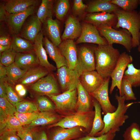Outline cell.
Segmentation results:
<instances>
[{
  "instance_id": "cell-1",
  "label": "cell",
  "mask_w": 140,
  "mask_h": 140,
  "mask_svg": "<svg viewBox=\"0 0 140 140\" xmlns=\"http://www.w3.org/2000/svg\"><path fill=\"white\" fill-rule=\"evenodd\" d=\"M95 70L104 79L110 78L121 53L112 45H98L94 50Z\"/></svg>"
},
{
  "instance_id": "cell-2",
  "label": "cell",
  "mask_w": 140,
  "mask_h": 140,
  "mask_svg": "<svg viewBox=\"0 0 140 140\" xmlns=\"http://www.w3.org/2000/svg\"><path fill=\"white\" fill-rule=\"evenodd\" d=\"M115 97L118 102L116 109L113 112L104 115L103 120L104 124V128L95 136H99L109 132L116 133L120 131V127L128 118L129 116L125 114L129 108L135 103L125 104V97L117 94Z\"/></svg>"
},
{
  "instance_id": "cell-3",
  "label": "cell",
  "mask_w": 140,
  "mask_h": 140,
  "mask_svg": "<svg viewBox=\"0 0 140 140\" xmlns=\"http://www.w3.org/2000/svg\"><path fill=\"white\" fill-rule=\"evenodd\" d=\"M117 18L115 29L122 28L127 30L131 34L133 48L140 46V14L136 10L128 12L121 8L114 13Z\"/></svg>"
},
{
  "instance_id": "cell-4",
  "label": "cell",
  "mask_w": 140,
  "mask_h": 140,
  "mask_svg": "<svg viewBox=\"0 0 140 140\" xmlns=\"http://www.w3.org/2000/svg\"><path fill=\"white\" fill-rule=\"evenodd\" d=\"M100 34L106 39L108 44H119L123 46L127 51L130 52L133 48L132 37L127 30H117L107 25L97 27Z\"/></svg>"
},
{
  "instance_id": "cell-5",
  "label": "cell",
  "mask_w": 140,
  "mask_h": 140,
  "mask_svg": "<svg viewBox=\"0 0 140 140\" xmlns=\"http://www.w3.org/2000/svg\"><path fill=\"white\" fill-rule=\"evenodd\" d=\"M95 114L94 110L86 113L76 112L63 117L58 122L50 125L48 128L60 127L70 128L80 126L85 129L88 135L92 129Z\"/></svg>"
},
{
  "instance_id": "cell-6",
  "label": "cell",
  "mask_w": 140,
  "mask_h": 140,
  "mask_svg": "<svg viewBox=\"0 0 140 140\" xmlns=\"http://www.w3.org/2000/svg\"><path fill=\"white\" fill-rule=\"evenodd\" d=\"M53 101L56 111L60 115L65 117L77 112V89L62 93L57 95L47 96Z\"/></svg>"
},
{
  "instance_id": "cell-7",
  "label": "cell",
  "mask_w": 140,
  "mask_h": 140,
  "mask_svg": "<svg viewBox=\"0 0 140 140\" xmlns=\"http://www.w3.org/2000/svg\"><path fill=\"white\" fill-rule=\"evenodd\" d=\"M95 47L82 46L79 49L74 70L79 77L83 72L95 70L94 50Z\"/></svg>"
},
{
  "instance_id": "cell-8",
  "label": "cell",
  "mask_w": 140,
  "mask_h": 140,
  "mask_svg": "<svg viewBox=\"0 0 140 140\" xmlns=\"http://www.w3.org/2000/svg\"><path fill=\"white\" fill-rule=\"evenodd\" d=\"M57 76L58 81L62 93L76 89L79 77L74 69L66 66L58 68Z\"/></svg>"
},
{
  "instance_id": "cell-9",
  "label": "cell",
  "mask_w": 140,
  "mask_h": 140,
  "mask_svg": "<svg viewBox=\"0 0 140 140\" xmlns=\"http://www.w3.org/2000/svg\"><path fill=\"white\" fill-rule=\"evenodd\" d=\"M133 61L132 57L125 52L121 53L116 66L110 76L112 79L109 91L110 94L116 87L118 89L119 92H120L121 82L125 69L128 65L132 63Z\"/></svg>"
},
{
  "instance_id": "cell-10",
  "label": "cell",
  "mask_w": 140,
  "mask_h": 140,
  "mask_svg": "<svg viewBox=\"0 0 140 140\" xmlns=\"http://www.w3.org/2000/svg\"><path fill=\"white\" fill-rule=\"evenodd\" d=\"M31 89L34 92L47 96L60 94L57 81L52 74H48L30 86Z\"/></svg>"
},
{
  "instance_id": "cell-11",
  "label": "cell",
  "mask_w": 140,
  "mask_h": 140,
  "mask_svg": "<svg viewBox=\"0 0 140 140\" xmlns=\"http://www.w3.org/2000/svg\"><path fill=\"white\" fill-rule=\"evenodd\" d=\"M58 127L50 132L47 135L48 140H74L87 135L85 129L81 127L70 128Z\"/></svg>"
},
{
  "instance_id": "cell-12",
  "label": "cell",
  "mask_w": 140,
  "mask_h": 140,
  "mask_svg": "<svg viewBox=\"0 0 140 140\" xmlns=\"http://www.w3.org/2000/svg\"><path fill=\"white\" fill-rule=\"evenodd\" d=\"M100 34L96 26L89 23L85 22L82 26L81 33L76 43H88L98 45L108 44L106 39Z\"/></svg>"
},
{
  "instance_id": "cell-13",
  "label": "cell",
  "mask_w": 140,
  "mask_h": 140,
  "mask_svg": "<svg viewBox=\"0 0 140 140\" xmlns=\"http://www.w3.org/2000/svg\"><path fill=\"white\" fill-rule=\"evenodd\" d=\"M110 78L104 79L102 85L98 89L90 94L101 106L102 113L105 115L114 111L116 108L110 102L109 96L108 88Z\"/></svg>"
},
{
  "instance_id": "cell-14",
  "label": "cell",
  "mask_w": 140,
  "mask_h": 140,
  "mask_svg": "<svg viewBox=\"0 0 140 140\" xmlns=\"http://www.w3.org/2000/svg\"><path fill=\"white\" fill-rule=\"evenodd\" d=\"M35 6H32L24 11L14 14H8L5 22L11 31L15 34L20 32L26 19L35 12Z\"/></svg>"
},
{
  "instance_id": "cell-15",
  "label": "cell",
  "mask_w": 140,
  "mask_h": 140,
  "mask_svg": "<svg viewBox=\"0 0 140 140\" xmlns=\"http://www.w3.org/2000/svg\"><path fill=\"white\" fill-rule=\"evenodd\" d=\"M58 47L66 61L67 67L74 69L77 60L78 51L73 40L62 41Z\"/></svg>"
},
{
  "instance_id": "cell-16",
  "label": "cell",
  "mask_w": 140,
  "mask_h": 140,
  "mask_svg": "<svg viewBox=\"0 0 140 140\" xmlns=\"http://www.w3.org/2000/svg\"><path fill=\"white\" fill-rule=\"evenodd\" d=\"M79 80L83 88L90 94L100 87L104 79L94 70L83 72L80 75Z\"/></svg>"
},
{
  "instance_id": "cell-17",
  "label": "cell",
  "mask_w": 140,
  "mask_h": 140,
  "mask_svg": "<svg viewBox=\"0 0 140 140\" xmlns=\"http://www.w3.org/2000/svg\"><path fill=\"white\" fill-rule=\"evenodd\" d=\"M85 20L96 27L107 25L114 28L117 23V18L114 13L96 12L87 14Z\"/></svg>"
},
{
  "instance_id": "cell-18",
  "label": "cell",
  "mask_w": 140,
  "mask_h": 140,
  "mask_svg": "<svg viewBox=\"0 0 140 140\" xmlns=\"http://www.w3.org/2000/svg\"><path fill=\"white\" fill-rule=\"evenodd\" d=\"M41 23L36 15H32L23 25L20 31V36L34 42L41 30Z\"/></svg>"
},
{
  "instance_id": "cell-19",
  "label": "cell",
  "mask_w": 140,
  "mask_h": 140,
  "mask_svg": "<svg viewBox=\"0 0 140 140\" xmlns=\"http://www.w3.org/2000/svg\"><path fill=\"white\" fill-rule=\"evenodd\" d=\"M76 89L78 94L77 112L86 113L93 110V98L83 88L79 80L77 85Z\"/></svg>"
},
{
  "instance_id": "cell-20",
  "label": "cell",
  "mask_w": 140,
  "mask_h": 140,
  "mask_svg": "<svg viewBox=\"0 0 140 140\" xmlns=\"http://www.w3.org/2000/svg\"><path fill=\"white\" fill-rule=\"evenodd\" d=\"M43 34L40 32L34 42L33 51L38 59L40 65L51 72L56 69V68L50 63L48 60L46 51L43 46Z\"/></svg>"
},
{
  "instance_id": "cell-21",
  "label": "cell",
  "mask_w": 140,
  "mask_h": 140,
  "mask_svg": "<svg viewBox=\"0 0 140 140\" xmlns=\"http://www.w3.org/2000/svg\"><path fill=\"white\" fill-rule=\"evenodd\" d=\"M82 31V26L78 20L72 16H69L65 23V28L61 37L62 40L79 38Z\"/></svg>"
},
{
  "instance_id": "cell-22",
  "label": "cell",
  "mask_w": 140,
  "mask_h": 140,
  "mask_svg": "<svg viewBox=\"0 0 140 140\" xmlns=\"http://www.w3.org/2000/svg\"><path fill=\"white\" fill-rule=\"evenodd\" d=\"M15 63L22 69H29L38 66L39 63L34 51L17 53Z\"/></svg>"
},
{
  "instance_id": "cell-23",
  "label": "cell",
  "mask_w": 140,
  "mask_h": 140,
  "mask_svg": "<svg viewBox=\"0 0 140 140\" xmlns=\"http://www.w3.org/2000/svg\"><path fill=\"white\" fill-rule=\"evenodd\" d=\"M49 71L41 66L29 69L17 82L24 86H31L49 74Z\"/></svg>"
},
{
  "instance_id": "cell-24",
  "label": "cell",
  "mask_w": 140,
  "mask_h": 140,
  "mask_svg": "<svg viewBox=\"0 0 140 140\" xmlns=\"http://www.w3.org/2000/svg\"><path fill=\"white\" fill-rule=\"evenodd\" d=\"M110 0H94L87 5L86 11L89 13L96 12L114 13L121 8L111 3Z\"/></svg>"
},
{
  "instance_id": "cell-25",
  "label": "cell",
  "mask_w": 140,
  "mask_h": 140,
  "mask_svg": "<svg viewBox=\"0 0 140 140\" xmlns=\"http://www.w3.org/2000/svg\"><path fill=\"white\" fill-rule=\"evenodd\" d=\"M43 41L47 53L55 62L57 69L63 66L67 67L66 61L58 48L46 37L43 38Z\"/></svg>"
},
{
  "instance_id": "cell-26",
  "label": "cell",
  "mask_w": 140,
  "mask_h": 140,
  "mask_svg": "<svg viewBox=\"0 0 140 140\" xmlns=\"http://www.w3.org/2000/svg\"><path fill=\"white\" fill-rule=\"evenodd\" d=\"M64 117L54 111L39 112L37 118L29 125L28 127L31 128L39 125H51L58 122Z\"/></svg>"
},
{
  "instance_id": "cell-27",
  "label": "cell",
  "mask_w": 140,
  "mask_h": 140,
  "mask_svg": "<svg viewBox=\"0 0 140 140\" xmlns=\"http://www.w3.org/2000/svg\"><path fill=\"white\" fill-rule=\"evenodd\" d=\"M36 0H9L4 4L8 14H14L25 11L30 7L36 6L38 3Z\"/></svg>"
},
{
  "instance_id": "cell-28",
  "label": "cell",
  "mask_w": 140,
  "mask_h": 140,
  "mask_svg": "<svg viewBox=\"0 0 140 140\" xmlns=\"http://www.w3.org/2000/svg\"><path fill=\"white\" fill-rule=\"evenodd\" d=\"M44 23L47 36L51 42L56 46L58 47L62 41L59 21L56 19L49 18Z\"/></svg>"
},
{
  "instance_id": "cell-29",
  "label": "cell",
  "mask_w": 140,
  "mask_h": 140,
  "mask_svg": "<svg viewBox=\"0 0 140 140\" xmlns=\"http://www.w3.org/2000/svg\"><path fill=\"white\" fill-rule=\"evenodd\" d=\"M93 104L95 108V115L92 129L87 135L90 136H95L96 134L103 129L104 126V124L101 116V107L98 102L94 98Z\"/></svg>"
},
{
  "instance_id": "cell-30",
  "label": "cell",
  "mask_w": 140,
  "mask_h": 140,
  "mask_svg": "<svg viewBox=\"0 0 140 140\" xmlns=\"http://www.w3.org/2000/svg\"><path fill=\"white\" fill-rule=\"evenodd\" d=\"M53 1L42 0L37 13L36 16L42 23L49 18H52Z\"/></svg>"
},
{
  "instance_id": "cell-31",
  "label": "cell",
  "mask_w": 140,
  "mask_h": 140,
  "mask_svg": "<svg viewBox=\"0 0 140 140\" xmlns=\"http://www.w3.org/2000/svg\"><path fill=\"white\" fill-rule=\"evenodd\" d=\"M10 47L17 53L26 52L33 50V44L31 41L15 36L12 39Z\"/></svg>"
},
{
  "instance_id": "cell-32",
  "label": "cell",
  "mask_w": 140,
  "mask_h": 140,
  "mask_svg": "<svg viewBox=\"0 0 140 140\" xmlns=\"http://www.w3.org/2000/svg\"><path fill=\"white\" fill-rule=\"evenodd\" d=\"M6 68L7 82L11 85H14L17 82L28 70L20 68L15 62Z\"/></svg>"
},
{
  "instance_id": "cell-33",
  "label": "cell",
  "mask_w": 140,
  "mask_h": 140,
  "mask_svg": "<svg viewBox=\"0 0 140 140\" xmlns=\"http://www.w3.org/2000/svg\"><path fill=\"white\" fill-rule=\"evenodd\" d=\"M127 68L123 78L128 80L132 87L140 86V69L136 68L132 63L129 64Z\"/></svg>"
},
{
  "instance_id": "cell-34",
  "label": "cell",
  "mask_w": 140,
  "mask_h": 140,
  "mask_svg": "<svg viewBox=\"0 0 140 140\" xmlns=\"http://www.w3.org/2000/svg\"><path fill=\"white\" fill-rule=\"evenodd\" d=\"M20 121L14 115L8 116L5 123L0 125V134L7 131H17L23 127Z\"/></svg>"
},
{
  "instance_id": "cell-35",
  "label": "cell",
  "mask_w": 140,
  "mask_h": 140,
  "mask_svg": "<svg viewBox=\"0 0 140 140\" xmlns=\"http://www.w3.org/2000/svg\"><path fill=\"white\" fill-rule=\"evenodd\" d=\"M109 2L128 12L135 10L140 4V0H110Z\"/></svg>"
},
{
  "instance_id": "cell-36",
  "label": "cell",
  "mask_w": 140,
  "mask_h": 140,
  "mask_svg": "<svg viewBox=\"0 0 140 140\" xmlns=\"http://www.w3.org/2000/svg\"><path fill=\"white\" fill-rule=\"evenodd\" d=\"M132 87L130 82L123 78L121 84L120 95L124 96L125 100H136V98L133 91Z\"/></svg>"
},
{
  "instance_id": "cell-37",
  "label": "cell",
  "mask_w": 140,
  "mask_h": 140,
  "mask_svg": "<svg viewBox=\"0 0 140 140\" xmlns=\"http://www.w3.org/2000/svg\"><path fill=\"white\" fill-rule=\"evenodd\" d=\"M123 140H140V128L136 122L132 123L124 131Z\"/></svg>"
},
{
  "instance_id": "cell-38",
  "label": "cell",
  "mask_w": 140,
  "mask_h": 140,
  "mask_svg": "<svg viewBox=\"0 0 140 140\" xmlns=\"http://www.w3.org/2000/svg\"><path fill=\"white\" fill-rule=\"evenodd\" d=\"M70 6L68 0H59L55 5L54 12L55 16L58 19L62 20L67 14Z\"/></svg>"
},
{
  "instance_id": "cell-39",
  "label": "cell",
  "mask_w": 140,
  "mask_h": 140,
  "mask_svg": "<svg viewBox=\"0 0 140 140\" xmlns=\"http://www.w3.org/2000/svg\"><path fill=\"white\" fill-rule=\"evenodd\" d=\"M38 110L41 112L55 111L56 107L47 97L43 96L38 97L37 99Z\"/></svg>"
},
{
  "instance_id": "cell-40",
  "label": "cell",
  "mask_w": 140,
  "mask_h": 140,
  "mask_svg": "<svg viewBox=\"0 0 140 140\" xmlns=\"http://www.w3.org/2000/svg\"><path fill=\"white\" fill-rule=\"evenodd\" d=\"M17 111L22 113H31L38 111L37 105L34 103L27 101H22L15 105Z\"/></svg>"
},
{
  "instance_id": "cell-41",
  "label": "cell",
  "mask_w": 140,
  "mask_h": 140,
  "mask_svg": "<svg viewBox=\"0 0 140 140\" xmlns=\"http://www.w3.org/2000/svg\"><path fill=\"white\" fill-rule=\"evenodd\" d=\"M39 113L38 111L25 113L16 111L14 115L18 119L23 126L26 125L27 126L37 118Z\"/></svg>"
},
{
  "instance_id": "cell-42",
  "label": "cell",
  "mask_w": 140,
  "mask_h": 140,
  "mask_svg": "<svg viewBox=\"0 0 140 140\" xmlns=\"http://www.w3.org/2000/svg\"><path fill=\"white\" fill-rule=\"evenodd\" d=\"M17 53L10 47L0 53V63L6 67L9 66L15 62Z\"/></svg>"
},
{
  "instance_id": "cell-43",
  "label": "cell",
  "mask_w": 140,
  "mask_h": 140,
  "mask_svg": "<svg viewBox=\"0 0 140 140\" xmlns=\"http://www.w3.org/2000/svg\"><path fill=\"white\" fill-rule=\"evenodd\" d=\"M0 108L8 116L14 115L17 111L15 107L5 97H0Z\"/></svg>"
},
{
  "instance_id": "cell-44",
  "label": "cell",
  "mask_w": 140,
  "mask_h": 140,
  "mask_svg": "<svg viewBox=\"0 0 140 140\" xmlns=\"http://www.w3.org/2000/svg\"><path fill=\"white\" fill-rule=\"evenodd\" d=\"M6 86L7 99L12 104L15 106L16 103L23 100V99L15 92L7 82Z\"/></svg>"
},
{
  "instance_id": "cell-45",
  "label": "cell",
  "mask_w": 140,
  "mask_h": 140,
  "mask_svg": "<svg viewBox=\"0 0 140 140\" xmlns=\"http://www.w3.org/2000/svg\"><path fill=\"white\" fill-rule=\"evenodd\" d=\"M116 136L115 133L108 132L101 136L95 137L90 136L87 135L75 140H113Z\"/></svg>"
},
{
  "instance_id": "cell-46",
  "label": "cell",
  "mask_w": 140,
  "mask_h": 140,
  "mask_svg": "<svg viewBox=\"0 0 140 140\" xmlns=\"http://www.w3.org/2000/svg\"><path fill=\"white\" fill-rule=\"evenodd\" d=\"M17 133L21 140H33L32 129L29 127H23Z\"/></svg>"
},
{
  "instance_id": "cell-47",
  "label": "cell",
  "mask_w": 140,
  "mask_h": 140,
  "mask_svg": "<svg viewBox=\"0 0 140 140\" xmlns=\"http://www.w3.org/2000/svg\"><path fill=\"white\" fill-rule=\"evenodd\" d=\"M17 132L7 131L0 134V140H21L17 134Z\"/></svg>"
},
{
  "instance_id": "cell-48",
  "label": "cell",
  "mask_w": 140,
  "mask_h": 140,
  "mask_svg": "<svg viewBox=\"0 0 140 140\" xmlns=\"http://www.w3.org/2000/svg\"><path fill=\"white\" fill-rule=\"evenodd\" d=\"M87 5L84 4L82 0H75L74 1L73 10L76 13H80L86 10Z\"/></svg>"
},
{
  "instance_id": "cell-49",
  "label": "cell",
  "mask_w": 140,
  "mask_h": 140,
  "mask_svg": "<svg viewBox=\"0 0 140 140\" xmlns=\"http://www.w3.org/2000/svg\"><path fill=\"white\" fill-rule=\"evenodd\" d=\"M32 131L33 140H48L47 135L44 130L32 129Z\"/></svg>"
},
{
  "instance_id": "cell-50",
  "label": "cell",
  "mask_w": 140,
  "mask_h": 140,
  "mask_svg": "<svg viewBox=\"0 0 140 140\" xmlns=\"http://www.w3.org/2000/svg\"><path fill=\"white\" fill-rule=\"evenodd\" d=\"M7 78L0 79V96L6 98V83Z\"/></svg>"
},
{
  "instance_id": "cell-51",
  "label": "cell",
  "mask_w": 140,
  "mask_h": 140,
  "mask_svg": "<svg viewBox=\"0 0 140 140\" xmlns=\"http://www.w3.org/2000/svg\"><path fill=\"white\" fill-rule=\"evenodd\" d=\"M12 39L8 36L4 35L0 36V45L3 46L11 45Z\"/></svg>"
},
{
  "instance_id": "cell-52",
  "label": "cell",
  "mask_w": 140,
  "mask_h": 140,
  "mask_svg": "<svg viewBox=\"0 0 140 140\" xmlns=\"http://www.w3.org/2000/svg\"><path fill=\"white\" fill-rule=\"evenodd\" d=\"M8 15L5 8L4 4H2L0 6V22L5 21Z\"/></svg>"
},
{
  "instance_id": "cell-53",
  "label": "cell",
  "mask_w": 140,
  "mask_h": 140,
  "mask_svg": "<svg viewBox=\"0 0 140 140\" xmlns=\"http://www.w3.org/2000/svg\"><path fill=\"white\" fill-rule=\"evenodd\" d=\"M6 67L0 64V79L7 78Z\"/></svg>"
},
{
  "instance_id": "cell-54",
  "label": "cell",
  "mask_w": 140,
  "mask_h": 140,
  "mask_svg": "<svg viewBox=\"0 0 140 140\" xmlns=\"http://www.w3.org/2000/svg\"><path fill=\"white\" fill-rule=\"evenodd\" d=\"M8 116L0 108V125L4 124L6 121Z\"/></svg>"
},
{
  "instance_id": "cell-55",
  "label": "cell",
  "mask_w": 140,
  "mask_h": 140,
  "mask_svg": "<svg viewBox=\"0 0 140 140\" xmlns=\"http://www.w3.org/2000/svg\"><path fill=\"white\" fill-rule=\"evenodd\" d=\"M11 45L8 46H3L0 45V53L2 52L7 50L10 48Z\"/></svg>"
},
{
  "instance_id": "cell-56",
  "label": "cell",
  "mask_w": 140,
  "mask_h": 140,
  "mask_svg": "<svg viewBox=\"0 0 140 140\" xmlns=\"http://www.w3.org/2000/svg\"><path fill=\"white\" fill-rule=\"evenodd\" d=\"M24 88V86L23 85L21 84H18L16 85L15 89L16 90L18 93Z\"/></svg>"
},
{
  "instance_id": "cell-57",
  "label": "cell",
  "mask_w": 140,
  "mask_h": 140,
  "mask_svg": "<svg viewBox=\"0 0 140 140\" xmlns=\"http://www.w3.org/2000/svg\"><path fill=\"white\" fill-rule=\"evenodd\" d=\"M17 93L18 95L21 97L24 96L26 95V89L24 88Z\"/></svg>"
},
{
  "instance_id": "cell-58",
  "label": "cell",
  "mask_w": 140,
  "mask_h": 140,
  "mask_svg": "<svg viewBox=\"0 0 140 140\" xmlns=\"http://www.w3.org/2000/svg\"><path fill=\"white\" fill-rule=\"evenodd\" d=\"M139 42L140 43V39H139ZM138 51L139 53L140 58V46L139 47H138Z\"/></svg>"
},
{
  "instance_id": "cell-59",
  "label": "cell",
  "mask_w": 140,
  "mask_h": 140,
  "mask_svg": "<svg viewBox=\"0 0 140 140\" xmlns=\"http://www.w3.org/2000/svg\"><path fill=\"white\" fill-rule=\"evenodd\" d=\"M139 13L140 14V10L139 11Z\"/></svg>"
},
{
  "instance_id": "cell-60",
  "label": "cell",
  "mask_w": 140,
  "mask_h": 140,
  "mask_svg": "<svg viewBox=\"0 0 140 140\" xmlns=\"http://www.w3.org/2000/svg\"></svg>"
}]
</instances>
